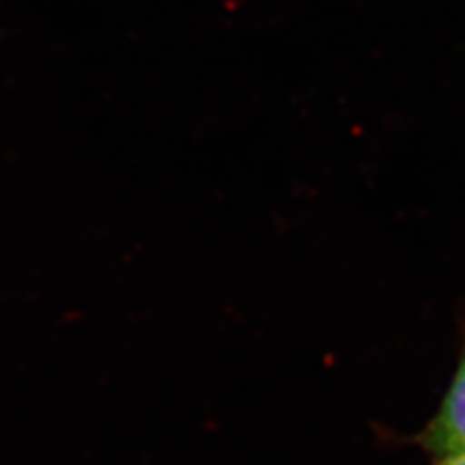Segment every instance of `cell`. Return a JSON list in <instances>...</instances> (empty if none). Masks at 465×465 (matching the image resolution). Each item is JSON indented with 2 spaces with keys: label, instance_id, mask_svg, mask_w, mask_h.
Masks as SVG:
<instances>
[{
  "label": "cell",
  "instance_id": "cell-1",
  "mask_svg": "<svg viewBox=\"0 0 465 465\" xmlns=\"http://www.w3.org/2000/svg\"><path fill=\"white\" fill-rule=\"evenodd\" d=\"M422 446L435 457L465 455V342L449 392L422 433Z\"/></svg>",
  "mask_w": 465,
  "mask_h": 465
},
{
  "label": "cell",
  "instance_id": "cell-2",
  "mask_svg": "<svg viewBox=\"0 0 465 465\" xmlns=\"http://www.w3.org/2000/svg\"><path fill=\"white\" fill-rule=\"evenodd\" d=\"M435 465H465V455H457V457H449V459H440Z\"/></svg>",
  "mask_w": 465,
  "mask_h": 465
}]
</instances>
